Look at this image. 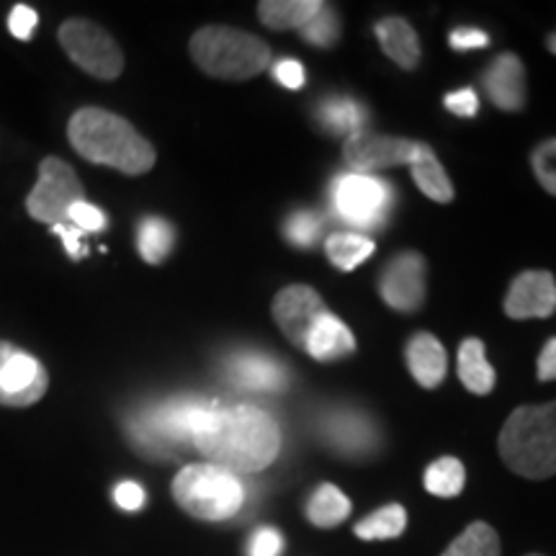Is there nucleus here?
<instances>
[{"label": "nucleus", "mask_w": 556, "mask_h": 556, "mask_svg": "<svg viewBox=\"0 0 556 556\" xmlns=\"http://www.w3.org/2000/svg\"><path fill=\"white\" fill-rule=\"evenodd\" d=\"M67 139L83 160L106 165L124 176H142L155 168V148L114 111L78 109L67 122Z\"/></svg>", "instance_id": "obj_2"}, {"label": "nucleus", "mask_w": 556, "mask_h": 556, "mask_svg": "<svg viewBox=\"0 0 556 556\" xmlns=\"http://www.w3.org/2000/svg\"><path fill=\"white\" fill-rule=\"evenodd\" d=\"M52 232L58 235V238L62 240V245H65V250L70 253V258L73 261H80V258H86V245H83V232L78 227H73V225H54L52 227Z\"/></svg>", "instance_id": "obj_38"}, {"label": "nucleus", "mask_w": 556, "mask_h": 556, "mask_svg": "<svg viewBox=\"0 0 556 556\" xmlns=\"http://www.w3.org/2000/svg\"><path fill=\"white\" fill-rule=\"evenodd\" d=\"M556 379V338L546 340L544 351L539 356V381H554Z\"/></svg>", "instance_id": "obj_42"}, {"label": "nucleus", "mask_w": 556, "mask_h": 556, "mask_svg": "<svg viewBox=\"0 0 556 556\" xmlns=\"http://www.w3.org/2000/svg\"><path fill=\"white\" fill-rule=\"evenodd\" d=\"M193 448L206 464L238 475H253L274 464L281 433L266 409L253 405H219L193 435Z\"/></svg>", "instance_id": "obj_1"}, {"label": "nucleus", "mask_w": 556, "mask_h": 556, "mask_svg": "<svg viewBox=\"0 0 556 556\" xmlns=\"http://www.w3.org/2000/svg\"><path fill=\"white\" fill-rule=\"evenodd\" d=\"M332 206L348 225L364 229L381 227L392 206V189L374 176L348 173L332 184Z\"/></svg>", "instance_id": "obj_9"}, {"label": "nucleus", "mask_w": 556, "mask_h": 556, "mask_svg": "<svg viewBox=\"0 0 556 556\" xmlns=\"http://www.w3.org/2000/svg\"><path fill=\"white\" fill-rule=\"evenodd\" d=\"M78 201H86V191L73 165L54 155L41 160L37 186L26 197L29 217L50 227L65 225L70 208Z\"/></svg>", "instance_id": "obj_8"}, {"label": "nucleus", "mask_w": 556, "mask_h": 556, "mask_svg": "<svg viewBox=\"0 0 556 556\" xmlns=\"http://www.w3.org/2000/svg\"><path fill=\"white\" fill-rule=\"evenodd\" d=\"M173 497L189 516L219 523L238 516L245 490L232 471L214 464H189L173 479Z\"/></svg>", "instance_id": "obj_6"}, {"label": "nucleus", "mask_w": 556, "mask_h": 556, "mask_svg": "<svg viewBox=\"0 0 556 556\" xmlns=\"http://www.w3.org/2000/svg\"><path fill=\"white\" fill-rule=\"evenodd\" d=\"M58 39L70 60L83 73L99 80H116L124 73V52L116 39L88 18H67L60 26Z\"/></svg>", "instance_id": "obj_7"}, {"label": "nucleus", "mask_w": 556, "mask_h": 556, "mask_svg": "<svg viewBox=\"0 0 556 556\" xmlns=\"http://www.w3.org/2000/svg\"><path fill=\"white\" fill-rule=\"evenodd\" d=\"M302 39L309 41V45H315V47H323V50H328V47L336 45V41L340 39L338 13L332 11L330 5L323 3V9L317 11V16L302 29Z\"/></svg>", "instance_id": "obj_30"}, {"label": "nucleus", "mask_w": 556, "mask_h": 556, "mask_svg": "<svg viewBox=\"0 0 556 556\" xmlns=\"http://www.w3.org/2000/svg\"><path fill=\"white\" fill-rule=\"evenodd\" d=\"M332 422H336L338 428H345V435H340L332 441L338 448L356 454V451L371 446L374 430L366 420H361L358 415H336L332 417Z\"/></svg>", "instance_id": "obj_31"}, {"label": "nucleus", "mask_w": 556, "mask_h": 556, "mask_svg": "<svg viewBox=\"0 0 556 556\" xmlns=\"http://www.w3.org/2000/svg\"><path fill=\"white\" fill-rule=\"evenodd\" d=\"M377 39L387 58L397 62L402 70H415L420 62V39L405 18L389 16L377 24Z\"/></svg>", "instance_id": "obj_19"}, {"label": "nucleus", "mask_w": 556, "mask_h": 556, "mask_svg": "<svg viewBox=\"0 0 556 556\" xmlns=\"http://www.w3.org/2000/svg\"><path fill=\"white\" fill-rule=\"evenodd\" d=\"M533 173H536V180L544 189L556 197V139H546L541 142L531 155Z\"/></svg>", "instance_id": "obj_32"}, {"label": "nucleus", "mask_w": 556, "mask_h": 556, "mask_svg": "<svg viewBox=\"0 0 556 556\" xmlns=\"http://www.w3.org/2000/svg\"><path fill=\"white\" fill-rule=\"evenodd\" d=\"M484 90L497 109L516 114L526 106V67L518 54L505 52L484 73Z\"/></svg>", "instance_id": "obj_15"}, {"label": "nucleus", "mask_w": 556, "mask_h": 556, "mask_svg": "<svg viewBox=\"0 0 556 556\" xmlns=\"http://www.w3.org/2000/svg\"><path fill=\"white\" fill-rule=\"evenodd\" d=\"M304 351H307L315 361L330 364V361L351 356V353L356 351V338H353V332L348 330L332 312H328V315L319 317L315 328L309 330Z\"/></svg>", "instance_id": "obj_18"}, {"label": "nucleus", "mask_w": 556, "mask_h": 556, "mask_svg": "<svg viewBox=\"0 0 556 556\" xmlns=\"http://www.w3.org/2000/svg\"><path fill=\"white\" fill-rule=\"evenodd\" d=\"M458 377L475 394H490L495 389V368L486 361L484 343L479 338H467L458 348Z\"/></svg>", "instance_id": "obj_22"}, {"label": "nucleus", "mask_w": 556, "mask_h": 556, "mask_svg": "<svg viewBox=\"0 0 556 556\" xmlns=\"http://www.w3.org/2000/svg\"><path fill=\"white\" fill-rule=\"evenodd\" d=\"M448 45L454 47V50H477V47H486L490 45V37L482 29H454L448 37Z\"/></svg>", "instance_id": "obj_41"}, {"label": "nucleus", "mask_w": 556, "mask_h": 556, "mask_svg": "<svg viewBox=\"0 0 556 556\" xmlns=\"http://www.w3.org/2000/svg\"><path fill=\"white\" fill-rule=\"evenodd\" d=\"M319 217L312 212H296L287 222V240L296 248H312L319 238Z\"/></svg>", "instance_id": "obj_33"}, {"label": "nucleus", "mask_w": 556, "mask_h": 556, "mask_svg": "<svg viewBox=\"0 0 556 556\" xmlns=\"http://www.w3.org/2000/svg\"><path fill=\"white\" fill-rule=\"evenodd\" d=\"M317 119L328 131H343V135H361V124L366 122V111L353 99H328L319 103Z\"/></svg>", "instance_id": "obj_26"}, {"label": "nucleus", "mask_w": 556, "mask_h": 556, "mask_svg": "<svg viewBox=\"0 0 556 556\" xmlns=\"http://www.w3.org/2000/svg\"><path fill=\"white\" fill-rule=\"evenodd\" d=\"M464 464L458 458L443 456L433 462L426 471V490L438 497H456L464 490Z\"/></svg>", "instance_id": "obj_28"}, {"label": "nucleus", "mask_w": 556, "mask_h": 556, "mask_svg": "<svg viewBox=\"0 0 556 556\" xmlns=\"http://www.w3.org/2000/svg\"><path fill=\"white\" fill-rule=\"evenodd\" d=\"M319 9H323L319 0H263L258 3V16L268 29L287 31L304 29Z\"/></svg>", "instance_id": "obj_21"}, {"label": "nucleus", "mask_w": 556, "mask_h": 556, "mask_svg": "<svg viewBox=\"0 0 556 556\" xmlns=\"http://www.w3.org/2000/svg\"><path fill=\"white\" fill-rule=\"evenodd\" d=\"M443 103H446V109L456 116H477L479 111V99L471 88L454 90V93L446 96V101Z\"/></svg>", "instance_id": "obj_37"}, {"label": "nucleus", "mask_w": 556, "mask_h": 556, "mask_svg": "<svg viewBox=\"0 0 556 556\" xmlns=\"http://www.w3.org/2000/svg\"><path fill=\"white\" fill-rule=\"evenodd\" d=\"M191 58L208 78L250 80L270 65L268 45L232 26H204L191 37Z\"/></svg>", "instance_id": "obj_5"}, {"label": "nucleus", "mask_w": 556, "mask_h": 556, "mask_svg": "<svg viewBox=\"0 0 556 556\" xmlns=\"http://www.w3.org/2000/svg\"><path fill=\"white\" fill-rule=\"evenodd\" d=\"M381 299L397 312H417L426 302V258L420 253H400L389 261L379 281Z\"/></svg>", "instance_id": "obj_13"}, {"label": "nucleus", "mask_w": 556, "mask_h": 556, "mask_svg": "<svg viewBox=\"0 0 556 556\" xmlns=\"http://www.w3.org/2000/svg\"><path fill=\"white\" fill-rule=\"evenodd\" d=\"M556 312V281L548 270H523L505 296V315L513 319H544Z\"/></svg>", "instance_id": "obj_14"}, {"label": "nucleus", "mask_w": 556, "mask_h": 556, "mask_svg": "<svg viewBox=\"0 0 556 556\" xmlns=\"http://www.w3.org/2000/svg\"><path fill=\"white\" fill-rule=\"evenodd\" d=\"M176 245V229L163 217H144L137 227V248L144 263L160 266Z\"/></svg>", "instance_id": "obj_23"}, {"label": "nucleus", "mask_w": 556, "mask_h": 556, "mask_svg": "<svg viewBox=\"0 0 556 556\" xmlns=\"http://www.w3.org/2000/svg\"><path fill=\"white\" fill-rule=\"evenodd\" d=\"M546 47H548V52H552V54H556V31L552 34V37H548V39H546Z\"/></svg>", "instance_id": "obj_43"}, {"label": "nucleus", "mask_w": 556, "mask_h": 556, "mask_svg": "<svg viewBox=\"0 0 556 556\" xmlns=\"http://www.w3.org/2000/svg\"><path fill=\"white\" fill-rule=\"evenodd\" d=\"M443 556H500V539L495 528L477 520L446 548Z\"/></svg>", "instance_id": "obj_29"}, {"label": "nucleus", "mask_w": 556, "mask_h": 556, "mask_svg": "<svg viewBox=\"0 0 556 556\" xmlns=\"http://www.w3.org/2000/svg\"><path fill=\"white\" fill-rule=\"evenodd\" d=\"M417 142L402 137H384V135H353L345 139L343 155L356 173H377L397 165H409L415 157Z\"/></svg>", "instance_id": "obj_12"}, {"label": "nucleus", "mask_w": 556, "mask_h": 556, "mask_svg": "<svg viewBox=\"0 0 556 556\" xmlns=\"http://www.w3.org/2000/svg\"><path fill=\"white\" fill-rule=\"evenodd\" d=\"M328 304L312 287L294 283V287L281 289L274 299V319L291 343L304 348L309 330L315 328L317 319L328 315Z\"/></svg>", "instance_id": "obj_11"}, {"label": "nucleus", "mask_w": 556, "mask_h": 556, "mask_svg": "<svg viewBox=\"0 0 556 556\" xmlns=\"http://www.w3.org/2000/svg\"><path fill=\"white\" fill-rule=\"evenodd\" d=\"M283 548V539L276 528H258L250 539L248 556H278Z\"/></svg>", "instance_id": "obj_36"}, {"label": "nucleus", "mask_w": 556, "mask_h": 556, "mask_svg": "<svg viewBox=\"0 0 556 556\" xmlns=\"http://www.w3.org/2000/svg\"><path fill=\"white\" fill-rule=\"evenodd\" d=\"M67 222L73 227H78L83 235H86V232H101V229H106V225H109L106 214H103L99 206L88 204V201H78V204L70 208Z\"/></svg>", "instance_id": "obj_34"}, {"label": "nucleus", "mask_w": 556, "mask_h": 556, "mask_svg": "<svg viewBox=\"0 0 556 556\" xmlns=\"http://www.w3.org/2000/svg\"><path fill=\"white\" fill-rule=\"evenodd\" d=\"M351 516V500L338 490L336 484L317 486L315 495L309 497L307 518L317 528H332Z\"/></svg>", "instance_id": "obj_24"}, {"label": "nucleus", "mask_w": 556, "mask_h": 556, "mask_svg": "<svg viewBox=\"0 0 556 556\" xmlns=\"http://www.w3.org/2000/svg\"><path fill=\"white\" fill-rule=\"evenodd\" d=\"M407 526V513L402 505H387L381 510L371 513V516L356 523V536L364 541H387V539H397L402 536Z\"/></svg>", "instance_id": "obj_27"}, {"label": "nucleus", "mask_w": 556, "mask_h": 556, "mask_svg": "<svg viewBox=\"0 0 556 556\" xmlns=\"http://www.w3.org/2000/svg\"><path fill=\"white\" fill-rule=\"evenodd\" d=\"M274 75H276V80L289 90H299L304 86V67H302V62H296V60L276 62Z\"/></svg>", "instance_id": "obj_39"}, {"label": "nucleus", "mask_w": 556, "mask_h": 556, "mask_svg": "<svg viewBox=\"0 0 556 556\" xmlns=\"http://www.w3.org/2000/svg\"><path fill=\"white\" fill-rule=\"evenodd\" d=\"M39 24V13L31 9V5H13L9 16V29L16 39L29 41L34 37V29Z\"/></svg>", "instance_id": "obj_35"}, {"label": "nucleus", "mask_w": 556, "mask_h": 556, "mask_svg": "<svg viewBox=\"0 0 556 556\" xmlns=\"http://www.w3.org/2000/svg\"><path fill=\"white\" fill-rule=\"evenodd\" d=\"M409 165H413V180L417 184V189L426 193L428 199L438 201V204H448V201L454 199V186H451L448 173L441 163H438L430 144L417 142L415 157Z\"/></svg>", "instance_id": "obj_20"}, {"label": "nucleus", "mask_w": 556, "mask_h": 556, "mask_svg": "<svg viewBox=\"0 0 556 556\" xmlns=\"http://www.w3.org/2000/svg\"><path fill=\"white\" fill-rule=\"evenodd\" d=\"M214 407L217 400L180 394L131 415L127 420V435L139 454L168 458L193 446V435Z\"/></svg>", "instance_id": "obj_3"}, {"label": "nucleus", "mask_w": 556, "mask_h": 556, "mask_svg": "<svg viewBox=\"0 0 556 556\" xmlns=\"http://www.w3.org/2000/svg\"><path fill=\"white\" fill-rule=\"evenodd\" d=\"M528 556H541V554H528Z\"/></svg>", "instance_id": "obj_44"}, {"label": "nucleus", "mask_w": 556, "mask_h": 556, "mask_svg": "<svg viewBox=\"0 0 556 556\" xmlns=\"http://www.w3.org/2000/svg\"><path fill=\"white\" fill-rule=\"evenodd\" d=\"M50 389V374L31 353L21 351L9 340H0V405L31 407Z\"/></svg>", "instance_id": "obj_10"}, {"label": "nucleus", "mask_w": 556, "mask_h": 556, "mask_svg": "<svg viewBox=\"0 0 556 556\" xmlns=\"http://www.w3.org/2000/svg\"><path fill=\"white\" fill-rule=\"evenodd\" d=\"M227 374L235 387L248 392H278L289 384L287 366L263 353H238L229 358Z\"/></svg>", "instance_id": "obj_16"}, {"label": "nucleus", "mask_w": 556, "mask_h": 556, "mask_svg": "<svg viewBox=\"0 0 556 556\" xmlns=\"http://www.w3.org/2000/svg\"><path fill=\"white\" fill-rule=\"evenodd\" d=\"M328 258L336 268L340 270H353L361 263H366L374 255V240H368L366 235H356V232H336L328 238Z\"/></svg>", "instance_id": "obj_25"}, {"label": "nucleus", "mask_w": 556, "mask_h": 556, "mask_svg": "<svg viewBox=\"0 0 556 556\" xmlns=\"http://www.w3.org/2000/svg\"><path fill=\"white\" fill-rule=\"evenodd\" d=\"M114 500L122 510L135 513L144 505V490L137 482H122V484H116Z\"/></svg>", "instance_id": "obj_40"}, {"label": "nucleus", "mask_w": 556, "mask_h": 556, "mask_svg": "<svg viewBox=\"0 0 556 556\" xmlns=\"http://www.w3.org/2000/svg\"><path fill=\"white\" fill-rule=\"evenodd\" d=\"M497 448L507 469L526 479L556 475V400L546 405H523L507 417Z\"/></svg>", "instance_id": "obj_4"}, {"label": "nucleus", "mask_w": 556, "mask_h": 556, "mask_svg": "<svg viewBox=\"0 0 556 556\" xmlns=\"http://www.w3.org/2000/svg\"><path fill=\"white\" fill-rule=\"evenodd\" d=\"M407 366L417 384L435 389L446 379V351L435 336L417 332L407 343Z\"/></svg>", "instance_id": "obj_17"}]
</instances>
